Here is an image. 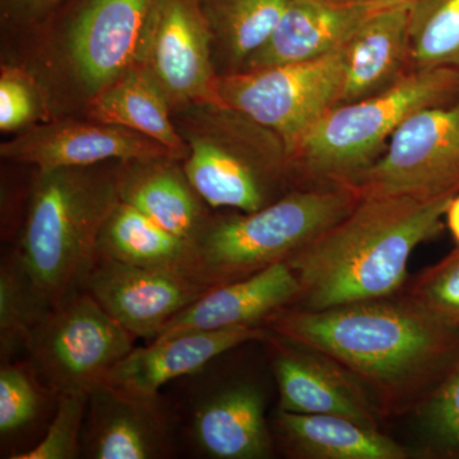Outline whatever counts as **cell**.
Returning <instances> with one entry per match:
<instances>
[{
  "label": "cell",
  "mask_w": 459,
  "mask_h": 459,
  "mask_svg": "<svg viewBox=\"0 0 459 459\" xmlns=\"http://www.w3.org/2000/svg\"><path fill=\"white\" fill-rule=\"evenodd\" d=\"M262 325L350 371L383 418L418 409L459 356V329L403 291L323 310L286 307Z\"/></svg>",
  "instance_id": "6da1fadb"
},
{
  "label": "cell",
  "mask_w": 459,
  "mask_h": 459,
  "mask_svg": "<svg viewBox=\"0 0 459 459\" xmlns=\"http://www.w3.org/2000/svg\"><path fill=\"white\" fill-rule=\"evenodd\" d=\"M453 197L360 198L343 219L287 259L300 285L290 307L323 310L400 294L411 255L440 234Z\"/></svg>",
  "instance_id": "7a4b0ae2"
},
{
  "label": "cell",
  "mask_w": 459,
  "mask_h": 459,
  "mask_svg": "<svg viewBox=\"0 0 459 459\" xmlns=\"http://www.w3.org/2000/svg\"><path fill=\"white\" fill-rule=\"evenodd\" d=\"M120 201L119 169L39 171L16 253L51 307L82 289L98 259L102 229Z\"/></svg>",
  "instance_id": "3957f363"
},
{
  "label": "cell",
  "mask_w": 459,
  "mask_h": 459,
  "mask_svg": "<svg viewBox=\"0 0 459 459\" xmlns=\"http://www.w3.org/2000/svg\"><path fill=\"white\" fill-rule=\"evenodd\" d=\"M459 95V69L412 68L379 92L338 104L292 152L296 186H349L385 152L395 131L421 108Z\"/></svg>",
  "instance_id": "277c9868"
},
{
  "label": "cell",
  "mask_w": 459,
  "mask_h": 459,
  "mask_svg": "<svg viewBox=\"0 0 459 459\" xmlns=\"http://www.w3.org/2000/svg\"><path fill=\"white\" fill-rule=\"evenodd\" d=\"M177 126L188 147L184 171L213 208L261 210L295 186L291 155L280 135L216 102L184 108Z\"/></svg>",
  "instance_id": "5b68a950"
},
{
  "label": "cell",
  "mask_w": 459,
  "mask_h": 459,
  "mask_svg": "<svg viewBox=\"0 0 459 459\" xmlns=\"http://www.w3.org/2000/svg\"><path fill=\"white\" fill-rule=\"evenodd\" d=\"M359 201L347 186H295L261 210L210 217L192 241L197 279L213 289L287 261Z\"/></svg>",
  "instance_id": "8992f818"
},
{
  "label": "cell",
  "mask_w": 459,
  "mask_h": 459,
  "mask_svg": "<svg viewBox=\"0 0 459 459\" xmlns=\"http://www.w3.org/2000/svg\"><path fill=\"white\" fill-rule=\"evenodd\" d=\"M342 81L341 48L307 62L219 74L212 102L276 133L292 156L320 117L338 105Z\"/></svg>",
  "instance_id": "52a82bcc"
},
{
  "label": "cell",
  "mask_w": 459,
  "mask_h": 459,
  "mask_svg": "<svg viewBox=\"0 0 459 459\" xmlns=\"http://www.w3.org/2000/svg\"><path fill=\"white\" fill-rule=\"evenodd\" d=\"M124 329L84 289L51 307L27 344L36 373L57 395L90 394L134 349Z\"/></svg>",
  "instance_id": "ba28073f"
},
{
  "label": "cell",
  "mask_w": 459,
  "mask_h": 459,
  "mask_svg": "<svg viewBox=\"0 0 459 459\" xmlns=\"http://www.w3.org/2000/svg\"><path fill=\"white\" fill-rule=\"evenodd\" d=\"M360 198L459 193V95L411 115L385 152L349 184Z\"/></svg>",
  "instance_id": "9c48e42d"
},
{
  "label": "cell",
  "mask_w": 459,
  "mask_h": 459,
  "mask_svg": "<svg viewBox=\"0 0 459 459\" xmlns=\"http://www.w3.org/2000/svg\"><path fill=\"white\" fill-rule=\"evenodd\" d=\"M213 38L201 0H153L135 65L155 80L170 107L212 102Z\"/></svg>",
  "instance_id": "30bf717a"
},
{
  "label": "cell",
  "mask_w": 459,
  "mask_h": 459,
  "mask_svg": "<svg viewBox=\"0 0 459 459\" xmlns=\"http://www.w3.org/2000/svg\"><path fill=\"white\" fill-rule=\"evenodd\" d=\"M82 289L133 336L155 340L174 316L212 287L186 274L98 255Z\"/></svg>",
  "instance_id": "8fae6325"
},
{
  "label": "cell",
  "mask_w": 459,
  "mask_h": 459,
  "mask_svg": "<svg viewBox=\"0 0 459 459\" xmlns=\"http://www.w3.org/2000/svg\"><path fill=\"white\" fill-rule=\"evenodd\" d=\"M0 155L39 171L83 168L107 161L147 162L178 160L146 135L110 124L56 122L32 126L0 146Z\"/></svg>",
  "instance_id": "7c38bea8"
},
{
  "label": "cell",
  "mask_w": 459,
  "mask_h": 459,
  "mask_svg": "<svg viewBox=\"0 0 459 459\" xmlns=\"http://www.w3.org/2000/svg\"><path fill=\"white\" fill-rule=\"evenodd\" d=\"M174 455V419L160 394H126L107 382L90 392L82 457L164 459Z\"/></svg>",
  "instance_id": "4fadbf2b"
},
{
  "label": "cell",
  "mask_w": 459,
  "mask_h": 459,
  "mask_svg": "<svg viewBox=\"0 0 459 459\" xmlns=\"http://www.w3.org/2000/svg\"><path fill=\"white\" fill-rule=\"evenodd\" d=\"M272 368L279 388V410L327 413L379 429L385 419L358 377L336 361L304 344L272 333Z\"/></svg>",
  "instance_id": "5bb4252c"
},
{
  "label": "cell",
  "mask_w": 459,
  "mask_h": 459,
  "mask_svg": "<svg viewBox=\"0 0 459 459\" xmlns=\"http://www.w3.org/2000/svg\"><path fill=\"white\" fill-rule=\"evenodd\" d=\"M153 0H87L69 27L66 49L91 96L135 65Z\"/></svg>",
  "instance_id": "9a60e30c"
},
{
  "label": "cell",
  "mask_w": 459,
  "mask_h": 459,
  "mask_svg": "<svg viewBox=\"0 0 459 459\" xmlns=\"http://www.w3.org/2000/svg\"><path fill=\"white\" fill-rule=\"evenodd\" d=\"M271 336L264 325H244L156 338L146 347L133 349L115 365L105 382L126 394L159 395L160 389L172 380L199 373L241 344L265 342Z\"/></svg>",
  "instance_id": "2e32d148"
},
{
  "label": "cell",
  "mask_w": 459,
  "mask_h": 459,
  "mask_svg": "<svg viewBox=\"0 0 459 459\" xmlns=\"http://www.w3.org/2000/svg\"><path fill=\"white\" fill-rule=\"evenodd\" d=\"M188 435L198 455L212 459H264L273 452L258 386L238 382L198 397L190 412Z\"/></svg>",
  "instance_id": "e0dca14e"
},
{
  "label": "cell",
  "mask_w": 459,
  "mask_h": 459,
  "mask_svg": "<svg viewBox=\"0 0 459 459\" xmlns=\"http://www.w3.org/2000/svg\"><path fill=\"white\" fill-rule=\"evenodd\" d=\"M299 294L294 271L286 261L279 262L247 279L213 287L174 316L156 338L262 325L271 314L294 304Z\"/></svg>",
  "instance_id": "ac0fdd59"
},
{
  "label": "cell",
  "mask_w": 459,
  "mask_h": 459,
  "mask_svg": "<svg viewBox=\"0 0 459 459\" xmlns=\"http://www.w3.org/2000/svg\"><path fill=\"white\" fill-rule=\"evenodd\" d=\"M373 11L364 0H290L271 38L238 72L307 62L333 53Z\"/></svg>",
  "instance_id": "d6986e66"
},
{
  "label": "cell",
  "mask_w": 459,
  "mask_h": 459,
  "mask_svg": "<svg viewBox=\"0 0 459 459\" xmlns=\"http://www.w3.org/2000/svg\"><path fill=\"white\" fill-rule=\"evenodd\" d=\"M410 11L411 5L374 9L343 45L338 104L379 92L412 69Z\"/></svg>",
  "instance_id": "ffe728a7"
},
{
  "label": "cell",
  "mask_w": 459,
  "mask_h": 459,
  "mask_svg": "<svg viewBox=\"0 0 459 459\" xmlns=\"http://www.w3.org/2000/svg\"><path fill=\"white\" fill-rule=\"evenodd\" d=\"M274 431L290 457L304 459H406L410 452L382 433L355 420L327 413L279 410Z\"/></svg>",
  "instance_id": "44dd1931"
},
{
  "label": "cell",
  "mask_w": 459,
  "mask_h": 459,
  "mask_svg": "<svg viewBox=\"0 0 459 459\" xmlns=\"http://www.w3.org/2000/svg\"><path fill=\"white\" fill-rule=\"evenodd\" d=\"M123 165L119 168L120 199L192 243L210 216L184 168L172 159Z\"/></svg>",
  "instance_id": "7402d4cb"
},
{
  "label": "cell",
  "mask_w": 459,
  "mask_h": 459,
  "mask_svg": "<svg viewBox=\"0 0 459 459\" xmlns=\"http://www.w3.org/2000/svg\"><path fill=\"white\" fill-rule=\"evenodd\" d=\"M170 108L155 80L141 66L133 65L91 96L89 114L96 122L146 135L168 148L177 159H186L188 147L171 119Z\"/></svg>",
  "instance_id": "603a6c76"
},
{
  "label": "cell",
  "mask_w": 459,
  "mask_h": 459,
  "mask_svg": "<svg viewBox=\"0 0 459 459\" xmlns=\"http://www.w3.org/2000/svg\"><path fill=\"white\" fill-rule=\"evenodd\" d=\"M98 255L147 270L177 272L198 280L192 243L123 201L115 207L102 229Z\"/></svg>",
  "instance_id": "cb8c5ba5"
},
{
  "label": "cell",
  "mask_w": 459,
  "mask_h": 459,
  "mask_svg": "<svg viewBox=\"0 0 459 459\" xmlns=\"http://www.w3.org/2000/svg\"><path fill=\"white\" fill-rule=\"evenodd\" d=\"M290 0H201L213 45L229 74L243 69L280 22Z\"/></svg>",
  "instance_id": "d4e9b609"
},
{
  "label": "cell",
  "mask_w": 459,
  "mask_h": 459,
  "mask_svg": "<svg viewBox=\"0 0 459 459\" xmlns=\"http://www.w3.org/2000/svg\"><path fill=\"white\" fill-rule=\"evenodd\" d=\"M51 307L36 290L20 256L3 259L0 268V358L9 362L27 349L35 329Z\"/></svg>",
  "instance_id": "484cf974"
},
{
  "label": "cell",
  "mask_w": 459,
  "mask_h": 459,
  "mask_svg": "<svg viewBox=\"0 0 459 459\" xmlns=\"http://www.w3.org/2000/svg\"><path fill=\"white\" fill-rule=\"evenodd\" d=\"M412 68L459 69V0H418L410 11Z\"/></svg>",
  "instance_id": "4316f807"
},
{
  "label": "cell",
  "mask_w": 459,
  "mask_h": 459,
  "mask_svg": "<svg viewBox=\"0 0 459 459\" xmlns=\"http://www.w3.org/2000/svg\"><path fill=\"white\" fill-rule=\"evenodd\" d=\"M51 397H57L31 362H3L0 369V437L3 446L36 430Z\"/></svg>",
  "instance_id": "83f0119b"
},
{
  "label": "cell",
  "mask_w": 459,
  "mask_h": 459,
  "mask_svg": "<svg viewBox=\"0 0 459 459\" xmlns=\"http://www.w3.org/2000/svg\"><path fill=\"white\" fill-rule=\"evenodd\" d=\"M416 410L425 455L459 459V356Z\"/></svg>",
  "instance_id": "f1b7e54d"
},
{
  "label": "cell",
  "mask_w": 459,
  "mask_h": 459,
  "mask_svg": "<svg viewBox=\"0 0 459 459\" xmlns=\"http://www.w3.org/2000/svg\"><path fill=\"white\" fill-rule=\"evenodd\" d=\"M89 394L68 392L57 395L56 412L41 439L12 459H74L82 457V433Z\"/></svg>",
  "instance_id": "f546056e"
},
{
  "label": "cell",
  "mask_w": 459,
  "mask_h": 459,
  "mask_svg": "<svg viewBox=\"0 0 459 459\" xmlns=\"http://www.w3.org/2000/svg\"><path fill=\"white\" fill-rule=\"evenodd\" d=\"M403 292L446 325L459 329V247L422 271Z\"/></svg>",
  "instance_id": "4dcf8cb0"
},
{
  "label": "cell",
  "mask_w": 459,
  "mask_h": 459,
  "mask_svg": "<svg viewBox=\"0 0 459 459\" xmlns=\"http://www.w3.org/2000/svg\"><path fill=\"white\" fill-rule=\"evenodd\" d=\"M40 96L29 75L20 69L3 66L0 75V129L21 132L38 122Z\"/></svg>",
  "instance_id": "1f68e13d"
},
{
  "label": "cell",
  "mask_w": 459,
  "mask_h": 459,
  "mask_svg": "<svg viewBox=\"0 0 459 459\" xmlns=\"http://www.w3.org/2000/svg\"><path fill=\"white\" fill-rule=\"evenodd\" d=\"M60 0H2L3 14L8 20L31 23L47 17Z\"/></svg>",
  "instance_id": "d6a6232c"
},
{
  "label": "cell",
  "mask_w": 459,
  "mask_h": 459,
  "mask_svg": "<svg viewBox=\"0 0 459 459\" xmlns=\"http://www.w3.org/2000/svg\"><path fill=\"white\" fill-rule=\"evenodd\" d=\"M446 226L451 231L457 247H459V193L452 198L451 204L446 208Z\"/></svg>",
  "instance_id": "836d02e7"
},
{
  "label": "cell",
  "mask_w": 459,
  "mask_h": 459,
  "mask_svg": "<svg viewBox=\"0 0 459 459\" xmlns=\"http://www.w3.org/2000/svg\"><path fill=\"white\" fill-rule=\"evenodd\" d=\"M373 9L398 7V5H412L418 0H365Z\"/></svg>",
  "instance_id": "e575fe53"
},
{
  "label": "cell",
  "mask_w": 459,
  "mask_h": 459,
  "mask_svg": "<svg viewBox=\"0 0 459 459\" xmlns=\"http://www.w3.org/2000/svg\"><path fill=\"white\" fill-rule=\"evenodd\" d=\"M364 2H365V0H364Z\"/></svg>",
  "instance_id": "d590c367"
}]
</instances>
